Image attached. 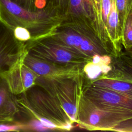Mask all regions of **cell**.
Instances as JSON below:
<instances>
[{
    "label": "cell",
    "mask_w": 132,
    "mask_h": 132,
    "mask_svg": "<svg viewBox=\"0 0 132 132\" xmlns=\"http://www.w3.org/2000/svg\"><path fill=\"white\" fill-rule=\"evenodd\" d=\"M64 18L59 13L48 9L32 11L10 0H0V20L12 29L22 27L27 29L31 39L50 36Z\"/></svg>",
    "instance_id": "1"
},
{
    "label": "cell",
    "mask_w": 132,
    "mask_h": 132,
    "mask_svg": "<svg viewBox=\"0 0 132 132\" xmlns=\"http://www.w3.org/2000/svg\"><path fill=\"white\" fill-rule=\"evenodd\" d=\"M47 37L69 50L91 58L95 55H112L94 29L72 18L65 17L61 24Z\"/></svg>",
    "instance_id": "2"
},
{
    "label": "cell",
    "mask_w": 132,
    "mask_h": 132,
    "mask_svg": "<svg viewBox=\"0 0 132 132\" xmlns=\"http://www.w3.org/2000/svg\"><path fill=\"white\" fill-rule=\"evenodd\" d=\"M85 85L83 73L53 77L38 76L36 85L46 92L67 113L71 122L77 123L79 103Z\"/></svg>",
    "instance_id": "3"
},
{
    "label": "cell",
    "mask_w": 132,
    "mask_h": 132,
    "mask_svg": "<svg viewBox=\"0 0 132 132\" xmlns=\"http://www.w3.org/2000/svg\"><path fill=\"white\" fill-rule=\"evenodd\" d=\"M132 119V112L111 110L94 103L82 94L77 124L89 130H112L121 122Z\"/></svg>",
    "instance_id": "4"
},
{
    "label": "cell",
    "mask_w": 132,
    "mask_h": 132,
    "mask_svg": "<svg viewBox=\"0 0 132 132\" xmlns=\"http://www.w3.org/2000/svg\"><path fill=\"white\" fill-rule=\"evenodd\" d=\"M22 95L36 113L54 123L60 130H70L72 128L73 123L65 111L40 87L35 85Z\"/></svg>",
    "instance_id": "5"
},
{
    "label": "cell",
    "mask_w": 132,
    "mask_h": 132,
    "mask_svg": "<svg viewBox=\"0 0 132 132\" xmlns=\"http://www.w3.org/2000/svg\"><path fill=\"white\" fill-rule=\"evenodd\" d=\"M25 48L32 56L59 64L85 65L92 60L56 43L48 37L30 39L25 42Z\"/></svg>",
    "instance_id": "6"
},
{
    "label": "cell",
    "mask_w": 132,
    "mask_h": 132,
    "mask_svg": "<svg viewBox=\"0 0 132 132\" xmlns=\"http://www.w3.org/2000/svg\"><path fill=\"white\" fill-rule=\"evenodd\" d=\"M25 43L18 40L13 29L0 20V74L23 57Z\"/></svg>",
    "instance_id": "7"
},
{
    "label": "cell",
    "mask_w": 132,
    "mask_h": 132,
    "mask_svg": "<svg viewBox=\"0 0 132 132\" xmlns=\"http://www.w3.org/2000/svg\"><path fill=\"white\" fill-rule=\"evenodd\" d=\"M24 55L0 74L10 91L15 96L24 93L35 86L39 76L24 63Z\"/></svg>",
    "instance_id": "8"
},
{
    "label": "cell",
    "mask_w": 132,
    "mask_h": 132,
    "mask_svg": "<svg viewBox=\"0 0 132 132\" xmlns=\"http://www.w3.org/2000/svg\"><path fill=\"white\" fill-rule=\"evenodd\" d=\"M82 94L91 102L104 107L132 112V98L116 92L85 83Z\"/></svg>",
    "instance_id": "9"
},
{
    "label": "cell",
    "mask_w": 132,
    "mask_h": 132,
    "mask_svg": "<svg viewBox=\"0 0 132 132\" xmlns=\"http://www.w3.org/2000/svg\"><path fill=\"white\" fill-rule=\"evenodd\" d=\"M24 63L39 76L53 77L83 73L85 65L63 64L46 60L29 54L26 50Z\"/></svg>",
    "instance_id": "10"
},
{
    "label": "cell",
    "mask_w": 132,
    "mask_h": 132,
    "mask_svg": "<svg viewBox=\"0 0 132 132\" xmlns=\"http://www.w3.org/2000/svg\"><path fill=\"white\" fill-rule=\"evenodd\" d=\"M19 111L15 95L0 76V124L13 122Z\"/></svg>",
    "instance_id": "11"
},
{
    "label": "cell",
    "mask_w": 132,
    "mask_h": 132,
    "mask_svg": "<svg viewBox=\"0 0 132 132\" xmlns=\"http://www.w3.org/2000/svg\"><path fill=\"white\" fill-rule=\"evenodd\" d=\"M65 16L84 23L95 31L93 0H69L68 9Z\"/></svg>",
    "instance_id": "12"
},
{
    "label": "cell",
    "mask_w": 132,
    "mask_h": 132,
    "mask_svg": "<svg viewBox=\"0 0 132 132\" xmlns=\"http://www.w3.org/2000/svg\"><path fill=\"white\" fill-rule=\"evenodd\" d=\"M86 83L101 88L116 92L132 98V81L101 77Z\"/></svg>",
    "instance_id": "13"
},
{
    "label": "cell",
    "mask_w": 132,
    "mask_h": 132,
    "mask_svg": "<svg viewBox=\"0 0 132 132\" xmlns=\"http://www.w3.org/2000/svg\"><path fill=\"white\" fill-rule=\"evenodd\" d=\"M69 0H38V9H48L65 16L68 11Z\"/></svg>",
    "instance_id": "14"
},
{
    "label": "cell",
    "mask_w": 132,
    "mask_h": 132,
    "mask_svg": "<svg viewBox=\"0 0 132 132\" xmlns=\"http://www.w3.org/2000/svg\"><path fill=\"white\" fill-rule=\"evenodd\" d=\"M116 4L122 33L126 19L132 12V0H116Z\"/></svg>",
    "instance_id": "15"
},
{
    "label": "cell",
    "mask_w": 132,
    "mask_h": 132,
    "mask_svg": "<svg viewBox=\"0 0 132 132\" xmlns=\"http://www.w3.org/2000/svg\"><path fill=\"white\" fill-rule=\"evenodd\" d=\"M121 44L125 51L132 48V12L128 15L122 30Z\"/></svg>",
    "instance_id": "16"
},
{
    "label": "cell",
    "mask_w": 132,
    "mask_h": 132,
    "mask_svg": "<svg viewBox=\"0 0 132 132\" xmlns=\"http://www.w3.org/2000/svg\"><path fill=\"white\" fill-rule=\"evenodd\" d=\"M13 29L15 37L19 41L25 43L31 39V35L27 29L22 27H16Z\"/></svg>",
    "instance_id": "17"
},
{
    "label": "cell",
    "mask_w": 132,
    "mask_h": 132,
    "mask_svg": "<svg viewBox=\"0 0 132 132\" xmlns=\"http://www.w3.org/2000/svg\"><path fill=\"white\" fill-rule=\"evenodd\" d=\"M14 3L21 6V7L32 11H35L38 9L37 7V3L38 0H10Z\"/></svg>",
    "instance_id": "18"
},
{
    "label": "cell",
    "mask_w": 132,
    "mask_h": 132,
    "mask_svg": "<svg viewBox=\"0 0 132 132\" xmlns=\"http://www.w3.org/2000/svg\"><path fill=\"white\" fill-rule=\"evenodd\" d=\"M125 55L129 57L130 59H132V48L126 51Z\"/></svg>",
    "instance_id": "19"
},
{
    "label": "cell",
    "mask_w": 132,
    "mask_h": 132,
    "mask_svg": "<svg viewBox=\"0 0 132 132\" xmlns=\"http://www.w3.org/2000/svg\"><path fill=\"white\" fill-rule=\"evenodd\" d=\"M98 1H101V0H98Z\"/></svg>",
    "instance_id": "20"
}]
</instances>
